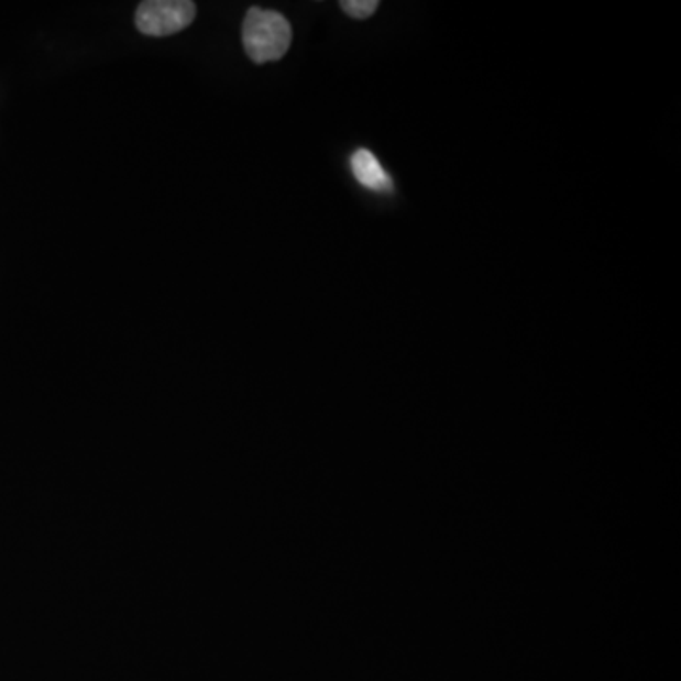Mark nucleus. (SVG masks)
<instances>
[{"instance_id":"f257e3e1","label":"nucleus","mask_w":681,"mask_h":681,"mask_svg":"<svg viewBox=\"0 0 681 681\" xmlns=\"http://www.w3.org/2000/svg\"><path fill=\"white\" fill-rule=\"evenodd\" d=\"M292 25L281 12L250 8L243 23L244 52L254 63L283 59L290 50Z\"/></svg>"},{"instance_id":"f03ea898","label":"nucleus","mask_w":681,"mask_h":681,"mask_svg":"<svg viewBox=\"0 0 681 681\" xmlns=\"http://www.w3.org/2000/svg\"><path fill=\"white\" fill-rule=\"evenodd\" d=\"M196 14L191 0H149L136 8L135 25L146 36H171L189 28Z\"/></svg>"},{"instance_id":"7ed1b4c3","label":"nucleus","mask_w":681,"mask_h":681,"mask_svg":"<svg viewBox=\"0 0 681 681\" xmlns=\"http://www.w3.org/2000/svg\"><path fill=\"white\" fill-rule=\"evenodd\" d=\"M352 175L364 188L373 191H388L392 189V180L388 173L383 169L377 157L370 150H358L351 160Z\"/></svg>"},{"instance_id":"20e7f679","label":"nucleus","mask_w":681,"mask_h":681,"mask_svg":"<svg viewBox=\"0 0 681 681\" xmlns=\"http://www.w3.org/2000/svg\"><path fill=\"white\" fill-rule=\"evenodd\" d=\"M341 8L354 20H367L377 12L378 2L377 0H343Z\"/></svg>"}]
</instances>
